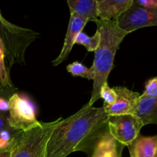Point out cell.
I'll list each match as a JSON object with an SVG mask.
<instances>
[{"label": "cell", "mask_w": 157, "mask_h": 157, "mask_svg": "<svg viewBox=\"0 0 157 157\" xmlns=\"http://www.w3.org/2000/svg\"><path fill=\"white\" fill-rule=\"evenodd\" d=\"M120 29L130 33L137 29L157 26V12L133 4L116 20Z\"/></svg>", "instance_id": "obj_7"}, {"label": "cell", "mask_w": 157, "mask_h": 157, "mask_svg": "<svg viewBox=\"0 0 157 157\" xmlns=\"http://www.w3.org/2000/svg\"><path fill=\"white\" fill-rule=\"evenodd\" d=\"M133 4L144 9L157 12V0H134Z\"/></svg>", "instance_id": "obj_20"}, {"label": "cell", "mask_w": 157, "mask_h": 157, "mask_svg": "<svg viewBox=\"0 0 157 157\" xmlns=\"http://www.w3.org/2000/svg\"><path fill=\"white\" fill-rule=\"evenodd\" d=\"M88 22L86 19L78 16L75 13H71L70 20H69L68 27H67V33L65 35L64 44L62 49L58 55V56L52 61V65L58 66L61 64L63 61H65L70 55L72 50L74 44H75V41L81 32H82L83 29L85 27L86 24Z\"/></svg>", "instance_id": "obj_9"}, {"label": "cell", "mask_w": 157, "mask_h": 157, "mask_svg": "<svg viewBox=\"0 0 157 157\" xmlns=\"http://www.w3.org/2000/svg\"><path fill=\"white\" fill-rule=\"evenodd\" d=\"M8 117H9V113L0 112V133L2 132V130L10 128L8 123Z\"/></svg>", "instance_id": "obj_21"}, {"label": "cell", "mask_w": 157, "mask_h": 157, "mask_svg": "<svg viewBox=\"0 0 157 157\" xmlns=\"http://www.w3.org/2000/svg\"><path fill=\"white\" fill-rule=\"evenodd\" d=\"M101 41V35L99 32L96 31L95 34L92 36H89L84 32H81L78 35L75 41V44L84 46L88 52H95L98 48Z\"/></svg>", "instance_id": "obj_16"}, {"label": "cell", "mask_w": 157, "mask_h": 157, "mask_svg": "<svg viewBox=\"0 0 157 157\" xmlns=\"http://www.w3.org/2000/svg\"><path fill=\"white\" fill-rule=\"evenodd\" d=\"M71 13H75L87 21L98 19L97 0H67Z\"/></svg>", "instance_id": "obj_14"}, {"label": "cell", "mask_w": 157, "mask_h": 157, "mask_svg": "<svg viewBox=\"0 0 157 157\" xmlns=\"http://www.w3.org/2000/svg\"><path fill=\"white\" fill-rule=\"evenodd\" d=\"M9 105L8 123L11 129L24 133L41 125L33 105L28 99L13 93L9 98Z\"/></svg>", "instance_id": "obj_5"}, {"label": "cell", "mask_w": 157, "mask_h": 157, "mask_svg": "<svg viewBox=\"0 0 157 157\" xmlns=\"http://www.w3.org/2000/svg\"><path fill=\"white\" fill-rule=\"evenodd\" d=\"M9 100H6L2 97H0V112L1 113H9Z\"/></svg>", "instance_id": "obj_22"}, {"label": "cell", "mask_w": 157, "mask_h": 157, "mask_svg": "<svg viewBox=\"0 0 157 157\" xmlns=\"http://www.w3.org/2000/svg\"><path fill=\"white\" fill-rule=\"evenodd\" d=\"M134 0H97L98 19L116 21L133 5Z\"/></svg>", "instance_id": "obj_11"}, {"label": "cell", "mask_w": 157, "mask_h": 157, "mask_svg": "<svg viewBox=\"0 0 157 157\" xmlns=\"http://www.w3.org/2000/svg\"><path fill=\"white\" fill-rule=\"evenodd\" d=\"M67 71L75 77H81V78H86L87 80L94 79V71L90 67H87L78 61H75L71 64L67 66Z\"/></svg>", "instance_id": "obj_17"}, {"label": "cell", "mask_w": 157, "mask_h": 157, "mask_svg": "<svg viewBox=\"0 0 157 157\" xmlns=\"http://www.w3.org/2000/svg\"><path fill=\"white\" fill-rule=\"evenodd\" d=\"M62 118L49 123H41L39 127L21 133L16 145L11 151V157H45L48 140Z\"/></svg>", "instance_id": "obj_4"}, {"label": "cell", "mask_w": 157, "mask_h": 157, "mask_svg": "<svg viewBox=\"0 0 157 157\" xmlns=\"http://www.w3.org/2000/svg\"><path fill=\"white\" fill-rule=\"evenodd\" d=\"M127 147L130 157H157V134L150 136L139 135Z\"/></svg>", "instance_id": "obj_12"}, {"label": "cell", "mask_w": 157, "mask_h": 157, "mask_svg": "<svg viewBox=\"0 0 157 157\" xmlns=\"http://www.w3.org/2000/svg\"><path fill=\"white\" fill-rule=\"evenodd\" d=\"M0 37L2 41L8 71L13 64H25V55L28 48L39 33L9 22L0 12Z\"/></svg>", "instance_id": "obj_3"}, {"label": "cell", "mask_w": 157, "mask_h": 157, "mask_svg": "<svg viewBox=\"0 0 157 157\" xmlns=\"http://www.w3.org/2000/svg\"><path fill=\"white\" fill-rule=\"evenodd\" d=\"M144 127L136 115L110 116L107 119V128L111 136L124 147L130 146L140 135Z\"/></svg>", "instance_id": "obj_6"}, {"label": "cell", "mask_w": 157, "mask_h": 157, "mask_svg": "<svg viewBox=\"0 0 157 157\" xmlns=\"http://www.w3.org/2000/svg\"><path fill=\"white\" fill-rule=\"evenodd\" d=\"M11 150H5L0 153V157H11Z\"/></svg>", "instance_id": "obj_23"}, {"label": "cell", "mask_w": 157, "mask_h": 157, "mask_svg": "<svg viewBox=\"0 0 157 157\" xmlns=\"http://www.w3.org/2000/svg\"><path fill=\"white\" fill-rule=\"evenodd\" d=\"M100 98L104 100V104L107 105H111L114 104L117 101V95L115 92L114 89L109 87L108 83H106L101 87V91H100Z\"/></svg>", "instance_id": "obj_18"}, {"label": "cell", "mask_w": 157, "mask_h": 157, "mask_svg": "<svg viewBox=\"0 0 157 157\" xmlns=\"http://www.w3.org/2000/svg\"><path fill=\"white\" fill-rule=\"evenodd\" d=\"M9 72L6 67V54L2 41L0 37V87L4 89L13 88V84L9 77Z\"/></svg>", "instance_id": "obj_15"}, {"label": "cell", "mask_w": 157, "mask_h": 157, "mask_svg": "<svg viewBox=\"0 0 157 157\" xmlns=\"http://www.w3.org/2000/svg\"><path fill=\"white\" fill-rule=\"evenodd\" d=\"M97 31L101 35V41L95 51L94 60L92 68L94 71L93 90L87 104L93 106L100 99V91L104 84L107 82L109 75L113 67L115 55L124 38L128 35L125 31L120 29L116 21H96Z\"/></svg>", "instance_id": "obj_2"}, {"label": "cell", "mask_w": 157, "mask_h": 157, "mask_svg": "<svg viewBox=\"0 0 157 157\" xmlns=\"http://www.w3.org/2000/svg\"><path fill=\"white\" fill-rule=\"evenodd\" d=\"M141 95L149 98L157 97V77L150 78L146 82L145 89Z\"/></svg>", "instance_id": "obj_19"}, {"label": "cell", "mask_w": 157, "mask_h": 157, "mask_svg": "<svg viewBox=\"0 0 157 157\" xmlns=\"http://www.w3.org/2000/svg\"><path fill=\"white\" fill-rule=\"evenodd\" d=\"M107 119L103 107L85 104L55 127L46 144L45 157H67L76 151H91L97 137L107 127Z\"/></svg>", "instance_id": "obj_1"}, {"label": "cell", "mask_w": 157, "mask_h": 157, "mask_svg": "<svg viewBox=\"0 0 157 157\" xmlns=\"http://www.w3.org/2000/svg\"><path fill=\"white\" fill-rule=\"evenodd\" d=\"M123 148L124 146L111 136L107 126L97 137L90 157H121Z\"/></svg>", "instance_id": "obj_10"}, {"label": "cell", "mask_w": 157, "mask_h": 157, "mask_svg": "<svg viewBox=\"0 0 157 157\" xmlns=\"http://www.w3.org/2000/svg\"><path fill=\"white\" fill-rule=\"evenodd\" d=\"M3 90V89L2 88V87H0V92H1L2 91V90Z\"/></svg>", "instance_id": "obj_24"}, {"label": "cell", "mask_w": 157, "mask_h": 157, "mask_svg": "<svg viewBox=\"0 0 157 157\" xmlns=\"http://www.w3.org/2000/svg\"><path fill=\"white\" fill-rule=\"evenodd\" d=\"M134 115L142 121L144 126L148 124L157 125V97L149 98L140 94Z\"/></svg>", "instance_id": "obj_13"}, {"label": "cell", "mask_w": 157, "mask_h": 157, "mask_svg": "<svg viewBox=\"0 0 157 157\" xmlns=\"http://www.w3.org/2000/svg\"><path fill=\"white\" fill-rule=\"evenodd\" d=\"M117 95V101L111 105L104 104L103 108L108 117L134 115L139 104L140 94L125 87H113Z\"/></svg>", "instance_id": "obj_8"}]
</instances>
